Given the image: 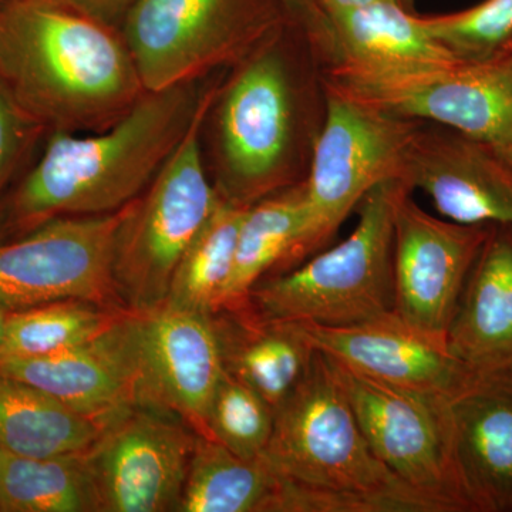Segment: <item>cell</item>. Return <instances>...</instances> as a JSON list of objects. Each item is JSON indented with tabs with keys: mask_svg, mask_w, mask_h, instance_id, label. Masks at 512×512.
Here are the masks:
<instances>
[{
	"mask_svg": "<svg viewBox=\"0 0 512 512\" xmlns=\"http://www.w3.org/2000/svg\"><path fill=\"white\" fill-rule=\"evenodd\" d=\"M93 18L117 26L138 0H60Z\"/></svg>",
	"mask_w": 512,
	"mask_h": 512,
	"instance_id": "32",
	"label": "cell"
},
{
	"mask_svg": "<svg viewBox=\"0 0 512 512\" xmlns=\"http://www.w3.org/2000/svg\"><path fill=\"white\" fill-rule=\"evenodd\" d=\"M292 22L299 23L308 42L319 56H328L330 45L329 19L319 0H279Z\"/></svg>",
	"mask_w": 512,
	"mask_h": 512,
	"instance_id": "31",
	"label": "cell"
},
{
	"mask_svg": "<svg viewBox=\"0 0 512 512\" xmlns=\"http://www.w3.org/2000/svg\"><path fill=\"white\" fill-rule=\"evenodd\" d=\"M127 312L83 345L50 355L0 360V373L49 393L103 429L136 407Z\"/></svg>",
	"mask_w": 512,
	"mask_h": 512,
	"instance_id": "17",
	"label": "cell"
},
{
	"mask_svg": "<svg viewBox=\"0 0 512 512\" xmlns=\"http://www.w3.org/2000/svg\"><path fill=\"white\" fill-rule=\"evenodd\" d=\"M211 318L225 372L276 412L301 383L316 353L299 323L259 318L249 306L215 312Z\"/></svg>",
	"mask_w": 512,
	"mask_h": 512,
	"instance_id": "20",
	"label": "cell"
},
{
	"mask_svg": "<svg viewBox=\"0 0 512 512\" xmlns=\"http://www.w3.org/2000/svg\"><path fill=\"white\" fill-rule=\"evenodd\" d=\"M264 457L279 476L311 490L312 512H447L373 454L332 362L319 350L276 409Z\"/></svg>",
	"mask_w": 512,
	"mask_h": 512,
	"instance_id": "3",
	"label": "cell"
},
{
	"mask_svg": "<svg viewBox=\"0 0 512 512\" xmlns=\"http://www.w3.org/2000/svg\"><path fill=\"white\" fill-rule=\"evenodd\" d=\"M101 427L66 404L16 377L0 373V448L20 456L80 453Z\"/></svg>",
	"mask_w": 512,
	"mask_h": 512,
	"instance_id": "23",
	"label": "cell"
},
{
	"mask_svg": "<svg viewBox=\"0 0 512 512\" xmlns=\"http://www.w3.org/2000/svg\"><path fill=\"white\" fill-rule=\"evenodd\" d=\"M279 0H138L120 32L147 93L194 83L279 35Z\"/></svg>",
	"mask_w": 512,
	"mask_h": 512,
	"instance_id": "7",
	"label": "cell"
},
{
	"mask_svg": "<svg viewBox=\"0 0 512 512\" xmlns=\"http://www.w3.org/2000/svg\"><path fill=\"white\" fill-rule=\"evenodd\" d=\"M0 2H3V0H0Z\"/></svg>",
	"mask_w": 512,
	"mask_h": 512,
	"instance_id": "37",
	"label": "cell"
},
{
	"mask_svg": "<svg viewBox=\"0 0 512 512\" xmlns=\"http://www.w3.org/2000/svg\"><path fill=\"white\" fill-rule=\"evenodd\" d=\"M412 192L394 218V313L413 328L446 336L493 224L439 220L421 210Z\"/></svg>",
	"mask_w": 512,
	"mask_h": 512,
	"instance_id": "14",
	"label": "cell"
},
{
	"mask_svg": "<svg viewBox=\"0 0 512 512\" xmlns=\"http://www.w3.org/2000/svg\"><path fill=\"white\" fill-rule=\"evenodd\" d=\"M217 94V89L202 94L184 137L121 222L113 276L128 311H148L167 301L181 256L220 201L205 173L200 141Z\"/></svg>",
	"mask_w": 512,
	"mask_h": 512,
	"instance_id": "5",
	"label": "cell"
},
{
	"mask_svg": "<svg viewBox=\"0 0 512 512\" xmlns=\"http://www.w3.org/2000/svg\"><path fill=\"white\" fill-rule=\"evenodd\" d=\"M320 82L325 92L387 116L439 124L507 150L512 146V64L501 57L400 67L333 60Z\"/></svg>",
	"mask_w": 512,
	"mask_h": 512,
	"instance_id": "6",
	"label": "cell"
},
{
	"mask_svg": "<svg viewBox=\"0 0 512 512\" xmlns=\"http://www.w3.org/2000/svg\"><path fill=\"white\" fill-rule=\"evenodd\" d=\"M197 436L144 407L107 423L86 450L97 512H177Z\"/></svg>",
	"mask_w": 512,
	"mask_h": 512,
	"instance_id": "13",
	"label": "cell"
},
{
	"mask_svg": "<svg viewBox=\"0 0 512 512\" xmlns=\"http://www.w3.org/2000/svg\"><path fill=\"white\" fill-rule=\"evenodd\" d=\"M402 180H390L365 195L355 231L339 245L302 266L258 282L248 306L266 320L346 328L394 313V218L404 195Z\"/></svg>",
	"mask_w": 512,
	"mask_h": 512,
	"instance_id": "4",
	"label": "cell"
},
{
	"mask_svg": "<svg viewBox=\"0 0 512 512\" xmlns=\"http://www.w3.org/2000/svg\"><path fill=\"white\" fill-rule=\"evenodd\" d=\"M10 312H12L10 309L0 305V346H2L3 339H5L6 326H8Z\"/></svg>",
	"mask_w": 512,
	"mask_h": 512,
	"instance_id": "34",
	"label": "cell"
},
{
	"mask_svg": "<svg viewBox=\"0 0 512 512\" xmlns=\"http://www.w3.org/2000/svg\"><path fill=\"white\" fill-rule=\"evenodd\" d=\"M0 80L49 133L106 130L147 93L120 29L60 0L0 2Z\"/></svg>",
	"mask_w": 512,
	"mask_h": 512,
	"instance_id": "2",
	"label": "cell"
},
{
	"mask_svg": "<svg viewBox=\"0 0 512 512\" xmlns=\"http://www.w3.org/2000/svg\"><path fill=\"white\" fill-rule=\"evenodd\" d=\"M191 84L146 93L89 136L53 131L45 151L0 198V242L47 222L123 210L140 197L184 137L197 109Z\"/></svg>",
	"mask_w": 512,
	"mask_h": 512,
	"instance_id": "1",
	"label": "cell"
},
{
	"mask_svg": "<svg viewBox=\"0 0 512 512\" xmlns=\"http://www.w3.org/2000/svg\"><path fill=\"white\" fill-rule=\"evenodd\" d=\"M446 340L450 352L473 372L512 370V225H491Z\"/></svg>",
	"mask_w": 512,
	"mask_h": 512,
	"instance_id": "19",
	"label": "cell"
},
{
	"mask_svg": "<svg viewBox=\"0 0 512 512\" xmlns=\"http://www.w3.org/2000/svg\"><path fill=\"white\" fill-rule=\"evenodd\" d=\"M424 29L457 59L483 62L497 56L512 36V0H484L473 8L420 16Z\"/></svg>",
	"mask_w": 512,
	"mask_h": 512,
	"instance_id": "29",
	"label": "cell"
},
{
	"mask_svg": "<svg viewBox=\"0 0 512 512\" xmlns=\"http://www.w3.org/2000/svg\"><path fill=\"white\" fill-rule=\"evenodd\" d=\"M45 127L22 109L0 80V198L19 178Z\"/></svg>",
	"mask_w": 512,
	"mask_h": 512,
	"instance_id": "30",
	"label": "cell"
},
{
	"mask_svg": "<svg viewBox=\"0 0 512 512\" xmlns=\"http://www.w3.org/2000/svg\"><path fill=\"white\" fill-rule=\"evenodd\" d=\"M323 94L325 114L305 178L306 222L296 265L332 241L373 188L404 181L407 154L421 123L387 116L325 90Z\"/></svg>",
	"mask_w": 512,
	"mask_h": 512,
	"instance_id": "8",
	"label": "cell"
},
{
	"mask_svg": "<svg viewBox=\"0 0 512 512\" xmlns=\"http://www.w3.org/2000/svg\"><path fill=\"white\" fill-rule=\"evenodd\" d=\"M276 37L247 57L221 99L218 191L249 207L298 184L292 175L298 93Z\"/></svg>",
	"mask_w": 512,
	"mask_h": 512,
	"instance_id": "9",
	"label": "cell"
},
{
	"mask_svg": "<svg viewBox=\"0 0 512 512\" xmlns=\"http://www.w3.org/2000/svg\"><path fill=\"white\" fill-rule=\"evenodd\" d=\"M127 309L66 299L10 312L0 360L50 355L90 342Z\"/></svg>",
	"mask_w": 512,
	"mask_h": 512,
	"instance_id": "27",
	"label": "cell"
},
{
	"mask_svg": "<svg viewBox=\"0 0 512 512\" xmlns=\"http://www.w3.org/2000/svg\"><path fill=\"white\" fill-rule=\"evenodd\" d=\"M126 325L136 407L171 414L205 437L212 399L225 375L211 316L163 303L128 311Z\"/></svg>",
	"mask_w": 512,
	"mask_h": 512,
	"instance_id": "12",
	"label": "cell"
},
{
	"mask_svg": "<svg viewBox=\"0 0 512 512\" xmlns=\"http://www.w3.org/2000/svg\"><path fill=\"white\" fill-rule=\"evenodd\" d=\"M0 512H97L86 451L30 457L0 448Z\"/></svg>",
	"mask_w": 512,
	"mask_h": 512,
	"instance_id": "25",
	"label": "cell"
},
{
	"mask_svg": "<svg viewBox=\"0 0 512 512\" xmlns=\"http://www.w3.org/2000/svg\"><path fill=\"white\" fill-rule=\"evenodd\" d=\"M130 204L113 214L59 218L0 242V305L19 311L79 299L127 309L114 284L113 261Z\"/></svg>",
	"mask_w": 512,
	"mask_h": 512,
	"instance_id": "11",
	"label": "cell"
},
{
	"mask_svg": "<svg viewBox=\"0 0 512 512\" xmlns=\"http://www.w3.org/2000/svg\"><path fill=\"white\" fill-rule=\"evenodd\" d=\"M305 222V180L249 207L239 229L231 278L217 312L245 308L249 293L266 274L275 268L285 272L296 265Z\"/></svg>",
	"mask_w": 512,
	"mask_h": 512,
	"instance_id": "22",
	"label": "cell"
},
{
	"mask_svg": "<svg viewBox=\"0 0 512 512\" xmlns=\"http://www.w3.org/2000/svg\"><path fill=\"white\" fill-rule=\"evenodd\" d=\"M274 427V407L225 372L212 399L205 437L239 457L255 460L265 456Z\"/></svg>",
	"mask_w": 512,
	"mask_h": 512,
	"instance_id": "28",
	"label": "cell"
},
{
	"mask_svg": "<svg viewBox=\"0 0 512 512\" xmlns=\"http://www.w3.org/2000/svg\"><path fill=\"white\" fill-rule=\"evenodd\" d=\"M320 5L325 9L326 15L343 12V10L362 8V6L373 5V3H393L414 12V0H319Z\"/></svg>",
	"mask_w": 512,
	"mask_h": 512,
	"instance_id": "33",
	"label": "cell"
},
{
	"mask_svg": "<svg viewBox=\"0 0 512 512\" xmlns=\"http://www.w3.org/2000/svg\"><path fill=\"white\" fill-rule=\"evenodd\" d=\"M248 210L249 205L221 195L210 218L181 256L164 303L210 316L220 309L234 266L239 229Z\"/></svg>",
	"mask_w": 512,
	"mask_h": 512,
	"instance_id": "26",
	"label": "cell"
},
{
	"mask_svg": "<svg viewBox=\"0 0 512 512\" xmlns=\"http://www.w3.org/2000/svg\"><path fill=\"white\" fill-rule=\"evenodd\" d=\"M281 476L198 434L177 512H274Z\"/></svg>",
	"mask_w": 512,
	"mask_h": 512,
	"instance_id": "24",
	"label": "cell"
},
{
	"mask_svg": "<svg viewBox=\"0 0 512 512\" xmlns=\"http://www.w3.org/2000/svg\"><path fill=\"white\" fill-rule=\"evenodd\" d=\"M404 181L426 192L447 220L512 225V157L507 148L421 121Z\"/></svg>",
	"mask_w": 512,
	"mask_h": 512,
	"instance_id": "15",
	"label": "cell"
},
{
	"mask_svg": "<svg viewBox=\"0 0 512 512\" xmlns=\"http://www.w3.org/2000/svg\"><path fill=\"white\" fill-rule=\"evenodd\" d=\"M497 56L501 57V59H504L505 62L512 64V36L511 39L508 40L507 45H505L503 49L500 50V53H498Z\"/></svg>",
	"mask_w": 512,
	"mask_h": 512,
	"instance_id": "35",
	"label": "cell"
},
{
	"mask_svg": "<svg viewBox=\"0 0 512 512\" xmlns=\"http://www.w3.org/2000/svg\"><path fill=\"white\" fill-rule=\"evenodd\" d=\"M458 471L477 512H512V370L450 400Z\"/></svg>",
	"mask_w": 512,
	"mask_h": 512,
	"instance_id": "18",
	"label": "cell"
},
{
	"mask_svg": "<svg viewBox=\"0 0 512 512\" xmlns=\"http://www.w3.org/2000/svg\"><path fill=\"white\" fill-rule=\"evenodd\" d=\"M508 151H510L511 157H512V146L508 148Z\"/></svg>",
	"mask_w": 512,
	"mask_h": 512,
	"instance_id": "36",
	"label": "cell"
},
{
	"mask_svg": "<svg viewBox=\"0 0 512 512\" xmlns=\"http://www.w3.org/2000/svg\"><path fill=\"white\" fill-rule=\"evenodd\" d=\"M329 360L384 466L447 512H477L458 471L450 397L394 386Z\"/></svg>",
	"mask_w": 512,
	"mask_h": 512,
	"instance_id": "10",
	"label": "cell"
},
{
	"mask_svg": "<svg viewBox=\"0 0 512 512\" xmlns=\"http://www.w3.org/2000/svg\"><path fill=\"white\" fill-rule=\"evenodd\" d=\"M328 19V63L400 67L460 60L424 29L419 15L393 3L343 10Z\"/></svg>",
	"mask_w": 512,
	"mask_h": 512,
	"instance_id": "21",
	"label": "cell"
},
{
	"mask_svg": "<svg viewBox=\"0 0 512 512\" xmlns=\"http://www.w3.org/2000/svg\"><path fill=\"white\" fill-rule=\"evenodd\" d=\"M299 326L323 355L404 389L453 399L480 375L450 352L446 336L413 328L396 313L346 328Z\"/></svg>",
	"mask_w": 512,
	"mask_h": 512,
	"instance_id": "16",
	"label": "cell"
}]
</instances>
